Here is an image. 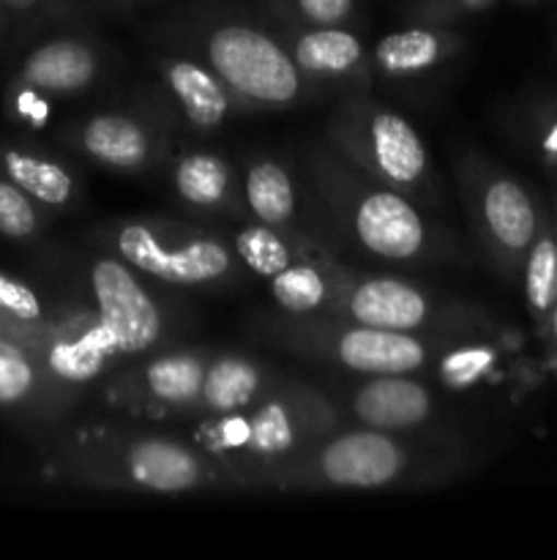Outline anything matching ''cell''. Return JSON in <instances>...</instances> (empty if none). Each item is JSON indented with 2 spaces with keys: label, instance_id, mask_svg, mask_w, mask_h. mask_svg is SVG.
Here are the masks:
<instances>
[{
  "label": "cell",
  "instance_id": "6da1fadb",
  "mask_svg": "<svg viewBox=\"0 0 557 560\" xmlns=\"http://www.w3.org/2000/svg\"><path fill=\"white\" fill-rule=\"evenodd\" d=\"M44 476L55 485L120 495L233 492L227 474L183 430L115 413L69 421L47 438Z\"/></svg>",
  "mask_w": 557,
  "mask_h": 560
},
{
  "label": "cell",
  "instance_id": "7a4b0ae2",
  "mask_svg": "<svg viewBox=\"0 0 557 560\" xmlns=\"http://www.w3.org/2000/svg\"><path fill=\"white\" fill-rule=\"evenodd\" d=\"M298 167L344 260L404 268L462 260L459 238L435 211L360 173L322 137L304 148Z\"/></svg>",
  "mask_w": 557,
  "mask_h": 560
},
{
  "label": "cell",
  "instance_id": "3957f363",
  "mask_svg": "<svg viewBox=\"0 0 557 560\" xmlns=\"http://www.w3.org/2000/svg\"><path fill=\"white\" fill-rule=\"evenodd\" d=\"M478 468L462 435H418L342 424L271 476L262 492H418L453 485Z\"/></svg>",
  "mask_w": 557,
  "mask_h": 560
},
{
  "label": "cell",
  "instance_id": "277c9868",
  "mask_svg": "<svg viewBox=\"0 0 557 560\" xmlns=\"http://www.w3.org/2000/svg\"><path fill=\"white\" fill-rule=\"evenodd\" d=\"M156 42L175 44L211 66L244 113H284L322 102L257 5L186 0L158 22Z\"/></svg>",
  "mask_w": 557,
  "mask_h": 560
},
{
  "label": "cell",
  "instance_id": "5b68a950",
  "mask_svg": "<svg viewBox=\"0 0 557 560\" xmlns=\"http://www.w3.org/2000/svg\"><path fill=\"white\" fill-rule=\"evenodd\" d=\"M0 339L85 399L126 361L107 323L49 268L44 277L0 271Z\"/></svg>",
  "mask_w": 557,
  "mask_h": 560
},
{
  "label": "cell",
  "instance_id": "8992f818",
  "mask_svg": "<svg viewBox=\"0 0 557 560\" xmlns=\"http://www.w3.org/2000/svg\"><path fill=\"white\" fill-rule=\"evenodd\" d=\"M342 424V413L325 388L293 372L260 402L191 421L183 432L227 474L233 492H262L276 470Z\"/></svg>",
  "mask_w": 557,
  "mask_h": 560
},
{
  "label": "cell",
  "instance_id": "52a82bcc",
  "mask_svg": "<svg viewBox=\"0 0 557 560\" xmlns=\"http://www.w3.org/2000/svg\"><path fill=\"white\" fill-rule=\"evenodd\" d=\"M47 268L107 323L126 361L183 342L191 323L183 301L115 252L85 238L76 249L49 257Z\"/></svg>",
  "mask_w": 557,
  "mask_h": 560
},
{
  "label": "cell",
  "instance_id": "ba28073f",
  "mask_svg": "<svg viewBox=\"0 0 557 560\" xmlns=\"http://www.w3.org/2000/svg\"><path fill=\"white\" fill-rule=\"evenodd\" d=\"M85 238L183 293H229L251 279L222 224L200 219L115 217L93 224Z\"/></svg>",
  "mask_w": 557,
  "mask_h": 560
},
{
  "label": "cell",
  "instance_id": "9c48e42d",
  "mask_svg": "<svg viewBox=\"0 0 557 560\" xmlns=\"http://www.w3.org/2000/svg\"><path fill=\"white\" fill-rule=\"evenodd\" d=\"M249 331L271 348L347 375H424L442 337L391 331L331 315L260 310Z\"/></svg>",
  "mask_w": 557,
  "mask_h": 560
},
{
  "label": "cell",
  "instance_id": "30bf717a",
  "mask_svg": "<svg viewBox=\"0 0 557 560\" xmlns=\"http://www.w3.org/2000/svg\"><path fill=\"white\" fill-rule=\"evenodd\" d=\"M322 140L360 173L413 197L429 211L446 206V184L424 137L410 118L371 96V91L336 98L322 126Z\"/></svg>",
  "mask_w": 557,
  "mask_h": 560
},
{
  "label": "cell",
  "instance_id": "8fae6325",
  "mask_svg": "<svg viewBox=\"0 0 557 560\" xmlns=\"http://www.w3.org/2000/svg\"><path fill=\"white\" fill-rule=\"evenodd\" d=\"M328 315L429 337H462L502 328L478 301L429 288L402 273L360 268L358 262H344Z\"/></svg>",
  "mask_w": 557,
  "mask_h": 560
},
{
  "label": "cell",
  "instance_id": "7c38bea8",
  "mask_svg": "<svg viewBox=\"0 0 557 560\" xmlns=\"http://www.w3.org/2000/svg\"><path fill=\"white\" fill-rule=\"evenodd\" d=\"M453 180L484 262L502 282H517L549 200L481 148H459Z\"/></svg>",
  "mask_w": 557,
  "mask_h": 560
},
{
  "label": "cell",
  "instance_id": "4fadbf2b",
  "mask_svg": "<svg viewBox=\"0 0 557 560\" xmlns=\"http://www.w3.org/2000/svg\"><path fill=\"white\" fill-rule=\"evenodd\" d=\"M109 66V47L87 25L60 27L20 60L5 85V115L22 129L44 131L60 104L96 91L107 80Z\"/></svg>",
  "mask_w": 557,
  "mask_h": 560
},
{
  "label": "cell",
  "instance_id": "5bb4252c",
  "mask_svg": "<svg viewBox=\"0 0 557 560\" xmlns=\"http://www.w3.org/2000/svg\"><path fill=\"white\" fill-rule=\"evenodd\" d=\"M213 353V345L178 342L137 355L102 377L91 397L104 413L183 427L194 419V405Z\"/></svg>",
  "mask_w": 557,
  "mask_h": 560
},
{
  "label": "cell",
  "instance_id": "9a60e30c",
  "mask_svg": "<svg viewBox=\"0 0 557 560\" xmlns=\"http://www.w3.org/2000/svg\"><path fill=\"white\" fill-rule=\"evenodd\" d=\"M60 151L115 175L142 178L162 170L173 153L175 131L158 104L137 91L126 104L93 109L58 131Z\"/></svg>",
  "mask_w": 557,
  "mask_h": 560
},
{
  "label": "cell",
  "instance_id": "2e32d148",
  "mask_svg": "<svg viewBox=\"0 0 557 560\" xmlns=\"http://www.w3.org/2000/svg\"><path fill=\"white\" fill-rule=\"evenodd\" d=\"M336 402L344 424L418 435H451V394L426 375H347L331 372L320 383Z\"/></svg>",
  "mask_w": 557,
  "mask_h": 560
},
{
  "label": "cell",
  "instance_id": "e0dca14e",
  "mask_svg": "<svg viewBox=\"0 0 557 560\" xmlns=\"http://www.w3.org/2000/svg\"><path fill=\"white\" fill-rule=\"evenodd\" d=\"M151 69L153 80L142 85V91L158 104L175 137L208 140L233 118L246 115L216 71L175 44L158 42V49L151 55Z\"/></svg>",
  "mask_w": 557,
  "mask_h": 560
},
{
  "label": "cell",
  "instance_id": "ac0fdd59",
  "mask_svg": "<svg viewBox=\"0 0 557 560\" xmlns=\"http://www.w3.org/2000/svg\"><path fill=\"white\" fill-rule=\"evenodd\" d=\"M238 167L246 208L254 222L282 230L317 249L342 257L298 162L293 164L284 156H273L265 151H249L240 159Z\"/></svg>",
  "mask_w": 557,
  "mask_h": 560
},
{
  "label": "cell",
  "instance_id": "d6986e66",
  "mask_svg": "<svg viewBox=\"0 0 557 560\" xmlns=\"http://www.w3.org/2000/svg\"><path fill=\"white\" fill-rule=\"evenodd\" d=\"M271 22L300 74L320 93L322 102L325 98L336 102L349 93H366L377 85L375 69H371V47L364 42L358 27Z\"/></svg>",
  "mask_w": 557,
  "mask_h": 560
},
{
  "label": "cell",
  "instance_id": "ffe728a7",
  "mask_svg": "<svg viewBox=\"0 0 557 560\" xmlns=\"http://www.w3.org/2000/svg\"><path fill=\"white\" fill-rule=\"evenodd\" d=\"M467 47L470 38L457 25L402 22L371 44L375 82L402 96L431 93L437 82L451 77Z\"/></svg>",
  "mask_w": 557,
  "mask_h": 560
},
{
  "label": "cell",
  "instance_id": "44dd1931",
  "mask_svg": "<svg viewBox=\"0 0 557 560\" xmlns=\"http://www.w3.org/2000/svg\"><path fill=\"white\" fill-rule=\"evenodd\" d=\"M158 173L180 208L200 222H249L240 167L224 153L205 145L173 148Z\"/></svg>",
  "mask_w": 557,
  "mask_h": 560
},
{
  "label": "cell",
  "instance_id": "7402d4cb",
  "mask_svg": "<svg viewBox=\"0 0 557 560\" xmlns=\"http://www.w3.org/2000/svg\"><path fill=\"white\" fill-rule=\"evenodd\" d=\"M82 402L85 397L55 381L25 350L0 339V419L47 441Z\"/></svg>",
  "mask_w": 557,
  "mask_h": 560
},
{
  "label": "cell",
  "instance_id": "603a6c76",
  "mask_svg": "<svg viewBox=\"0 0 557 560\" xmlns=\"http://www.w3.org/2000/svg\"><path fill=\"white\" fill-rule=\"evenodd\" d=\"M513 353L517 345L508 342L506 326L486 334L442 337L424 375L451 397L495 394L511 383L517 370Z\"/></svg>",
  "mask_w": 557,
  "mask_h": 560
},
{
  "label": "cell",
  "instance_id": "cb8c5ba5",
  "mask_svg": "<svg viewBox=\"0 0 557 560\" xmlns=\"http://www.w3.org/2000/svg\"><path fill=\"white\" fill-rule=\"evenodd\" d=\"M293 372L282 370L273 361L257 353L233 348H216L211 364L205 370L200 397L194 405V419H216V416L235 413L282 386ZM189 421V424H191Z\"/></svg>",
  "mask_w": 557,
  "mask_h": 560
},
{
  "label": "cell",
  "instance_id": "d4e9b609",
  "mask_svg": "<svg viewBox=\"0 0 557 560\" xmlns=\"http://www.w3.org/2000/svg\"><path fill=\"white\" fill-rule=\"evenodd\" d=\"M0 173L49 213H69L85 200L74 159L31 140H0Z\"/></svg>",
  "mask_w": 557,
  "mask_h": 560
},
{
  "label": "cell",
  "instance_id": "484cf974",
  "mask_svg": "<svg viewBox=\"0 0 557 560\" xmlns=\"http://www.w3.org/2000/svg\"><path fill=\"white\" fill-rule=\"evenodd\" d=\"M517 282L522 284L530 328H533L535 339H541L552 315V306L557 301V219L552 211V202H546L544 219H541L538 233H535L533 244L524 255Z\"/></svg>",
  "mask_w": 557,
  "mask_h": 560
},
{
  "label": "cell",
  "instance_id": "4316f807",
  "mask_svg": "<svg viewBox=\"0 0 557 560\" xmlns=\"http://www.w3.org/2000/svg\"><path fill=\"white\" fill-rule=\"evenodd\" d=\"M508 135L524 153L544 164L557 178V98L533 96L522 98L502 120Z\"/></svg>",
  "mask_w": 557,
  "mask_h": 560
},
{
  "label": "cell",
  "instance_id": "83f0119b",
  "mask_svg": "<svg viewBox=\"0 0 557 560\" xmlns=\"http://www.w3.org/2000/svg\"><path fill=\"white\" fill-rule=\"evenodd\" d=\"M271 20L295 25H360L358 0H251Z\"/></svg>",
  "mask_w": 557,
  "mask_h": 560
},
{
  "label": "cell",
  "instance_id": "f1b7e54d",
  "mask_svg": "<svg viewBox=\"0 0 557 560\" xmlns=\"http://www.w3.org/2000/svg\"><path fill=\"white\" fill-rule=\"evenodd\" d=\"M52 213L44 211L36 200L25 195L0 173V238L11 244H36L47 230Z\"/></svg>",
  "mask_w": 557,
  "mask_h": 560
},
{
  "label": "cell",
  "instance_id": "f546056e",
  "mask_svg": "<svg viewBox=\"0 0 557 560\" xmlns=\"http://www.w3.org/2000/svg\"><path fill=\"white\" fill-rule=\"evenodd\" d=\"M5 11L27 25H58L76 27L87 25L93 20V11H87L80 0H0Z\"/></svg>",
  "mask_w": 557,
  "mask_h": 560
},
{
  "label": "cell",
  "instance_id": "4dcf8cb0",
  "mask_svg": "<svg viewBox=\"0 0 557 560\" xmlns=\"http://www.w3.org/2000/svg\"><path fill=\"white\" fill-rule=\"evenodd\" d=\"M497 0H404L399 16L402 22L420 25H459L470 16L484 14Z\"/></svg>",
  "mask_w": 557,
  "mask_h": 560
},
{
  "label": "cell",
  "instance_id": "1f68e13d",
  "mask_svg": "<svg viewBox=\"0 0 557 560\" xmlns=\"http://www.w3.org/2000/svg\"><path fill=\"white\" fill-rule=\"evenodd\" d=\"M80 3L96 16H131L145 9H153V5L164 3V0H80Z\"/></svg>",
  "mask_w": 557,
  "mask_h": 560
},
{
  "label": "cell",
  "instance_id": "d6a6232c",
  "mask_svg": "<svg viewBox=\"0 0 557 560\" xmlns=\"http://www.w3.org/2000/svg\"><path fill=\"white\" fill-rule=\"evenodd\" d=\"M538 345H541V353H544L546 370L557 377V301L555 306H552V315L549 320H546V328L544 334H541Z\"/></svg>",
  "mask_w": 557,
  "mask_h": 560
},
{
  "label": "cell",
  "instance_id": "836d02e7",
  "mask_svg": "<svg viewBox=\"0 0 557 560\" xmlns=\"http://www.w3.org/2000/svg\"><path fill=\"white\" fill-rule=\"evenodd\" d=\"M16 22H20V20H16V16L11 14V11H5L3 5H0V38L9 36V33L16 27Z\"/></svg>",
  "mask_w": 557,
  "mask_h": 560
},
{
  "label": "cell",
  "instance_id": "e575fe53",
  "mask_svg": "<svg viewBox=\"0 0 557 560\" xmlns=\"http://www.w3.org/2000/svg\"><path fill=\"white\" fill-rule=\"evenodd\" d=\"M552 211H555V219H557V189L555 191H552Z\"/></svg>",
  "mask_w": 557,
  "mask_h": 560
},
{
  "label": "cell",
  "instance_id": "d590c367",
  "mask_svg": "<svg viewBox=\"0 0 557 560\" xmlns=\"http://www.w3.org/2000/svg\"><path fill=\"white\" fill-rule=\"evenodd\" d=\"M513 3H541V0H513Z\"/></svg>",
  "mask_w": 557,
  "mask_h": 560
}]
</instances>
